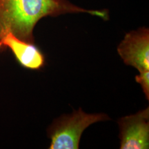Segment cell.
<instances>
[{
	"label": "cell",
	"mask_w": 149,
	"mask_h": 149,
	"mask_svg": "<svg viewBox=\"0 0 149 149\" xmlns=\"http://www.w3.org/2000/svg\"><path fill=\"white\" fill-rule=\"evenodd\" d=\"M79 13L98 17L104 21L109 19L107 9H86L68 0H0V44L8 33L35 44L33 31L42 19Z\"/></svg>",
	"instance_id": "cell-1"
},
{
	"label": "cell",
	"mask_w": 149,
	"mask_h": 149,
	"mask_svg": "<svg viewBox=\"0 0 149 149\" xmlns=\"http://www.w3.org/2000/svg\"><path fill=\"white\" fill-rule=\"evenodd\" d=\"M105 113L88 114L80 108L71 115H64L54 120L47 129L51 139L50 149H77L83 132L91 124L109 120Z\"/></svg>",
	"instance_id": "cell-2"
},
{
	"label": "cell",
	"mask_w": 149,
	"mask_h": 149,
	"mask_svg": "<svg viewBox=\"0 0 149 149\" xmlns=\"http://www.w3.org/2000/svg\"><path fill=\"white\" fill-rule=\"evenodd\" d=\"M117 53L124 64L135 68L139 73L149 72V29L141 27L126 33Z\"/></svg>",
	"instance_id": "cell-3"
},
{
	"label": "cell",
	"mask_w": 149,
	"mask_h": 149,
	"mask_svg": "<svg viewBox=\"0 0 149 149\" xmlns=\"http://www.w3.org/2000/svg\"><path fill=\"white\" fill-rule=\"evenodd\" d=\"M120 128L121 149L149 148V108L137 113L121 117L117 121Z\"/></svg>",
	"instance_id": "cell-4"
},
{
	"label": "cell",
	"mask_w": 149,
	"mask_h": 149,
	"mask_svg": "<svg viewBox=\"0 0 149 149\" xmlns=\"http://www.w3.org/2000/svg\"><path fill=\"white\" fill-rule=\"evenodd\" d=\"M8 48L17 61L24 68L40 70L46 62L45 56L35 44L24 42L11 33L3 37L0 44V53Z\"/></svg>",
	"instance_id": "cell-5"
},
{
	"label": "cell",
	"mask_w": 149,
	"mask_h": 149,
	"mask_svg": "<svg viewBox=\"0 0 149 149\" xmlns=\"http://www.w3.org/2000/svg\"><path fill=\"white\" fill-rule=\"evenodd\" d=\"M135 81L141 85L147 100H149V72H141L135 76Z\"/></svg>",
	"instance_id": "cell-6"
}]
</instances>
